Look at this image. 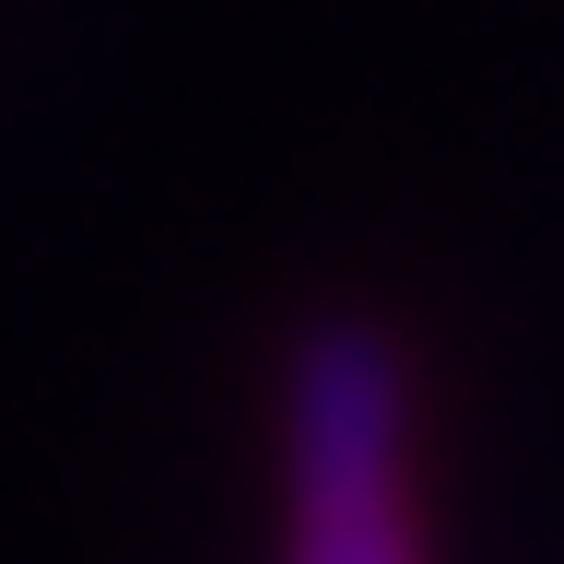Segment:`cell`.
<instances>
[{
    "mask_svg": "<svg viewBox=\"0 0 564 564\" xmlns=\"http://www.w3.org/2000/svg\"><path fill=\"white\" fill-rule=\"evenodd\" d=\"M282 564H435L423 529V388L377 306H306L271 388Z\"/></svg>",
    "mask_w": 564,
    "mask_h": 564,
    "instance_id": "obj_1",
    "label": "cell"
}]
</instances>
